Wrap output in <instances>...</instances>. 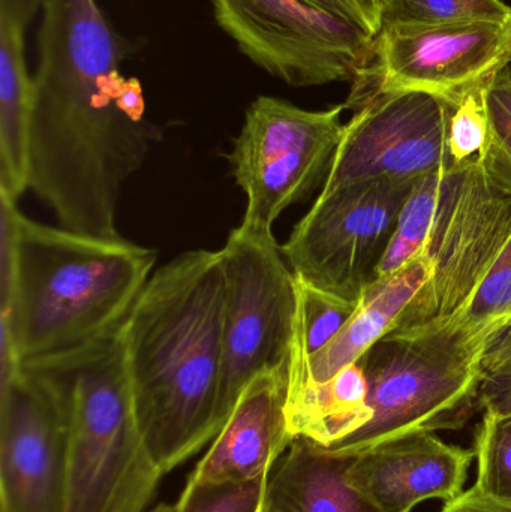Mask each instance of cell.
Instances as JSON below:
<instances>
[{"mask_svg": "<svg viewBox=\"0 0 511 512\" xmlns=\"http://www.w3.org/2000/svg\"><path fill=\"white\" fill-rule=\"evenodd\" d=\"M41 11L29 189L60 227L119 237L120 192L161 137L140 80L120 72L134 45L114 32L98 0H45Z\"/></svg>", "mask_w": 511, "mask_h": 512, "instance_id": "obj_1", "label": "cell"}, {"mask_svg": "<svg viewBox=\"0 0 511 512\" xmlns=\"http://www.w3.org/2000/svg\"><path fill=\"white\" fill-rule=\"evenodd\" d=\"M224 315L222 249H200L153 271L123 321L138 427L164 475L215 439Z\"/></svg>", "mask_w": 511, "mask_h": 512, "instance_id": "obj_2", "label": "cell"}, {"mask_svg": "<svg viewBox=\"0 0 511 512\" xmlns=\"http://www.w3.org/2000/svg\"><path fill=\"white\" fill-rule=\"evenodd\" d=\"M158 254L122 237L77 233L15 213V303L0 325V384L119 327Z\"/></svg>", "mask_w": 511, "mask_h": 512, "instance_id": "obj_3", "label": "cell"}, {"mask_svg": "<svg viewBox=\"0 0 511 512\" xmlns=\"http://www.w3.org/2000/svg\"><path fill=\"white\" fill-rule=\"evenodd\" d=\"M122 324L23 366L51 379L65 405L63 512H147L164 477L138 427Z\"/></svg>", "mask_w": 511, "mask_h": 512, "instance_id": "obj_4", "label": "cell"}, {"mask_svg": "<svg viewBox=\"0 0 511 512\" xmlns=\"http://www.w3.org/2000/svg\"><path fill=\"white\" fill-rule=\"evenodd\" d=\"M423 254L432 276L392 333L450 330L486 342L511 321V195L480 159L444 171Z\"/></svg>", "mask_w": 511, "mask_h": 512, "instance_id": "obj_5", "label": "cell"}, {"mask_svg": "<svg viewBox=\"0 0 511 512\" xmlns=\"http://www.w3.org/2000/svg\"><path fill=\"white\" fill-rule=\"evenodd\" d=\"M485 343L450 330L387 334L359 361L371 420L327 450L354 457L411 433L462 429L477 409Z\"/></svg>", "mask_w": 511, "mask_h": 512, "instance_id": "obj_6", "label": "cell"}, {"mask_svg": "<svg viewBox=\"0 0 511 512\" xmlns=\"http://www.w3.org/2000/svg\"><path fill=\"white\" fill-rule=\"evenodd\" d=\"M222 255L225 315L216 435L258 375L290 367L297 310L296 276L273 233L236 228Z\"/></svg>", "mask_w": 511, "mask_h": 512, "instance_id": "obj_7", "label": "cell"}, {"mask_svg": "<svg viewBox=\"0 0 511 512\" xmlns=\"http://www.w3.org/2000/svg\"><path fill=\"white\" fill-rule=\"evenodd\" d=\"M345 104L311 111L260 96L249 105L230 155L246 195L240 227L272 233L279 216L326 180L344 135Z\"/></svg>", "mask_w": 511, "mask_h": 512, "instance_id": "obj_8", "label": "cell"}, {"mask_svg": "<svg viewBox=\"0 0 511 512\" xmlns=\"http://www.w3.org/2000/svg\"><path fill=\"white\" fill-rule=\"evenodd\" d=\"M420 179H377L318 195L282 254L300 282L359 303Z\"/></svg>", "mask_w": 511, "mask_h": 512, "instance_id": "obj_9", "label": "cell"}, {"mask_svg": "<svg viewBox=\"0 0 511 512\" xmlns=\"http://www.w3.org/2000/svg\"><path fill=\"white\" fill-rule=\"evenodd\" d=\"M216 23L249 60L288 86L353 83L374 36L306 0H212Z\"/></svg>", "mask_w": 511, "mask_h": 512, "instance_id": "obj_10", "label": "cell"}, {"mask_svg": "<svg viewBox=\"0 0 511 512\" xmlns=\"http://www.w3.org/2000/svg\"><path fill=\"white\" fill-rule=\"evenodd\" d=\"M511 62V21L381 24L374 53L353 81L350 110L372 92L431 93L447 102L485 83Z\"/></svg>", "mask_w": 511, "mask_h": 512, "instance_id": "obj_11", "label": "cell"}, {"mask_svg": "<svg viewBox=\"0 0 511 512\" xmlns=\"http://www.w3.org/2000/svg\"><path fill=\"white\" fill-rule=\"evenodd\" d=\"M350 110L320 194L369 180H417L450 168L446 99L414 90L372 92Z\"/></svg>", "mask_w": 511, "mask_h": 512, "instance_id": "obj_12", "label": "cell"}, {"mask_svg": "<svg viewBox=\"0 0 511 512\" xmlns=\"http://www.w3.org/2000/svg\"><path fill=\"white\" fill-rule=\"evenodd\" d=\"M65 456L60 391L23 367L0 385V512H63Z\"/></svg>", "mask_w": 511, "mask_h": 512, "instance_id": "obj_13", "label": "cell"}, {"mask_svg": "<svg viewBox=\"0 0 511 512\" xmlns=\"http://www.w3.org/2000/svg\"><path fill=\"white\" fill-rule=\"evenodd\" d=\"M476 453L417 432L351 457V483L384 512H411L432 499L449 502L465 492Z\"/></svg>", "mask_w": 511, "mask_h": 512, "instance_id": "obj_14", "label": "cell"}, {"mask_svg": "<svg viewBox=\"0 0 511 512\" xmlns=\"http://www.w3.org/2000/svg\"><path fill=\"white\" fill-rule=\"evenodd\" d=\"M288 366L258 375L189 477L198 483H245L270 475L294 438L288 427Z\"/></svg>", "mask_w": 511, "mask_h": 512, "instance_id": "obj_15", "label": "cell"}, {"mask_svg": "<svg viewBox=\"0 0 511 512\" xmlns=\"http://www.w3.org/2000/svg\"><path fill=\"white\" fill-rule=\"evenodd\" d=\"M432 276L428 256L420 254L395 274L374 280L363 292L362 300L350 321L335 339L306 364L299 379L288 384L287 400L309 385L324 384L392 333L408 304Z\"/></svg>", "mask_w": 511, "mask_h": 512, "instance_id": "obj_16", "label": "cell"}, {"mask_svg": "<svg viewBox=\"0 0 511 512\" xmlns=\"http://www.w3.org/2000/svg\"><path fill=\"white\" fill-rule=\"evenodd\" d=\"M351 457L294 439L270 472L263 512H384L348 478Z\"/></svg>", "mask_w": 511, "mask_h": 512, "instance_id": "obj_17", "label": "cell"}, {"mask_svg": "<svg viewBox=\"0 0 511 512\" xmlns=\"http://www.w3.org/2000/svg\"><path fill=\"white\" fill-rule=\"evenodd\" d=\"M32 99L24 27L0 18V192L14 201L29 189Z\"/></svg>", "mask_w": 511, "mask_h": 512, "instance_id": "obj_18", "label": "cell"}, {"mask_svg": "<svg viewBox=\"0 0 511 512\" xmlns=\"http://www.w3.org/2000/svg\"><path fill=\"white\" fill-rule=\"evenodd\" d=\"M285 411L294 439L327 448L348 438L372 417L363 367L354 363L324 384L309 385L287 400Z\"/></svg>", "mask_w": 511, "mask_h": 512, "instance_id": "obj_19", "label": "cell"}, {"mask_svg": "<svg viewBox=\"0 0 511 512\" xmlns=\"http://www.w3.org/2000/svg\"><path fill=\"white\" fill-rule=\"evenodd\" d=\"M297 310L288 384L300 378L308 361L326 348L356 312L359 303L342 300L297 279Z\"/></svg>", "mask_w": 511, "mask_h": 512, "instance_id": "obj_20", "label": "cell"}, {"mask_svg": "<svg viewBox=\"0 0 511 512\" xmlns=\"http://www.w3.org/2000/svg\"><path fill=\"white\" fill-rule=\"evenodd\" d=\"M444 171L446 168L422 177L408 195L389 246L378 264L375 280L392 276L422 254L434 224Z\"/></svg>", "mask_w": 511, "mask_h": 512, "instance_id": "obj_21", "label": "cell"}, {"mask_svg": "<svg viewBox=\"0 0 511 512\" xmlns=\"http://www.w3.org/2000/svg\"><path fill=\"white\" fill-rule=\"evenodd\" d=\"M381 24H450L465 21H511L503 0H381Z\"/></svg>", "mask_w": 511, "mask_h": 512, "instance_id": "obj_22", "label": "cell"}, {"mask_svg": "<svg viewBox=\"0 0 511 512\" xmlns=\"http://www.w3.org/2000/svg\"><path fill=\"white\" fill-rule=\"evenodd\" d=\"M485 104L488 141L480 164L494 186L511 195V63L489 78Z\"/></svg>", "mask_w": 511, "mask_h": 512, "instance_id": "obj_23", "label": "cell"}, {"mask_svg": "<svg viewBox=\"0 0 511 512\" xmlns=\"http://www.w3.org/2000/svg\"><path fill=\"white\" fill-rule=\"evenodd\" d=\"M473 450L477 460L474 486L497 501L511 505V415L483 414Z\"/></svg>", "mask_w": 511, "mask_h": 512, "instance_id": "obj_24", "label": "cell"}, {"mask_svg": "<svg viewBox=\"0 0 511 512\" xmlns=\"http://www.w3.org/2000/svg\"><path fill=\"white\" fill-rule=\"evenodd\" d=\"M485 83L450 102L447 152L450 168L477 161L485 152L488 141V114L485 104Z\"/></svg>", "mask_w": 511, "mask_h": 512, "instance_id": "obj_25", "label": "cell"}, {"mask_svg": "<svg viewBox=\"0 0 511 512\" xmlns=\"http://www.w3.org/2000/svg\"><path fill=\"white\" fill-rule=\"evenodd\" d=\"M477 409L495 417L511 415V321L486 339L480 358Z\"/></svg>", "mask_w": 511, "mask_h": 512, "instance_id": "obj_26", "label": "cell"}, {"mask_svg": "<svg viewBox=\"0 0 511 512\" xmlns=\"http://www.w3.org/2000/svg\"><path fill=\"white\" fill-rule=\"evenodd\" d=\"M266 477L245 483H198L191 477L176 502V512H263Z\"/></svg>", "mask_w": 511, "mask_h": 512, "instance_id": "obj_27", "label": "cell"}, {"mask_svg": "<svg viewBox=\"0 0 511 512\" xmlns=\"http://www.w3.org/2000/svg\"><path fill=\"white\" fill-rule=\"evenodd\" d=\"M306 2L357 24L374 38L380 30V11L374 0H306Z\"/></svg>", "mask_w": 511, "mask_h": 512, "instance_id": "obj_28", "label": "cell"}, {"mask_svg": "<svg viewBox=\"0 0 511 512\" xmlns=\"http://www.w3.org/2000/svg\"><path fill=\"white\" fill-rule=\"evenodd\" d=\"M441 512H511V508L473 486L453 501L446 502Z\"/></svg>", "mask_w": 511, "mask_h": 512, "instance_id": "obj_29", "label": "cell"}, {"mask_svg": "<svg viewBox=\"0 0 511 512\" xmlns=\"http://www.w3.org/2000/svg\"><path fill=\"white\" fill-rule=\"evenodd\" d=\"M44 2L45 0H0V18L26 29L36 12L41 11Z\"/></svg>", "mask_w": 511, "mask_h": 512, "instance_id": "obj_30", "label": "cell"}, {"mask_svg": "<svg viewBox=\"0 0 511 512\" xmlns=\"http://www.w3.org/2000/svg\"><path fill=\"white\" fill-rule=\"evenodd\" d=\"M147 512H176V504H158L156 507L150 508Z\"/></svg>", "mask_w": 511, "mask_h": 512, "instance_id": "obj_31", "label": "cell"}, {"mask_svg": "<svg viewBox=\"0 0 511 512\" xmlns=\"http://www.w3.org/2000/svg\"><path fill=\"white\" fill-rule=\"evenodd\" d=\"M374 2H375V5H377L378 11H380L381 0H374Z\"/></svg>", "mask_w": 511, "mask_h": 512, "instance_id": "obj_32", "label": "cell"}, {"mask_svg": "<svg viewBox=\"0 0 511 512\" xmlns=\"http://www.w3.org/2000/svg\"><path fill=\"white\" fill-rule=\"evenodd\" d=\"M507 505V504H506ZM509 507L511 508V505H509Z\"/></svg>", "mask_w": 511, "mask_h": 512, "instance_id": "obj_33", "label": "cell"}, {"mask_svg": "<svg viewBox=\"0 0 511 512\" xmlns=\"http://www.w3.org/2000/svg\"><path fill=\"white\" fill-rule=\"evenodd\" d=\"M511 63V62H510Z\"/></svg>", "mask_w": 511, "mask_h": 512, "instance_id": "obj_34", "label": "cell"}]
</instances>
